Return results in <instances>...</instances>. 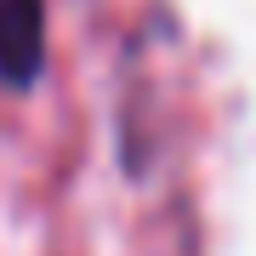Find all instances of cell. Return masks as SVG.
<instances>
[{
    "instance_id": "6da1fadb",
    "label": "cell",
    "mask_w": 256,
    "mask_h": 256,
    "mask_svg": "<svg viewBox=\"0 0 256 256\" xmlns=\"http://www.w3.org/2000/svg\"><path fill=\"white\" fill-rule=\"evenodd\" d=\"M46 63V0H0V80L34 86Z\"/></svg>"
}]
</instances>
